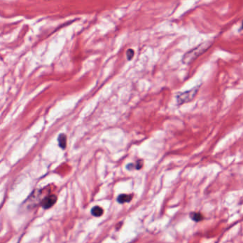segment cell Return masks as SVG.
I'll use <instances>...</instances> for the list:
<instances>
[{
    "mask_svg": "<svg viewBox=\"0 0 243 243\" xmlns=\"http://www.w3.org/2000/svg\"><path fill=\"white\" fill-rule=\"evenodd\" d=\"M190 217L195 222H200L204 218V216L200 212H192L190 214Z\"/></svg>",
    "mask_w": 243,
    "mask_h": 243,
    "instance_id": "277c9868",
    "label": "cell"
},
{
    "mask_svg": "<svg viewBox=\"0 0 243 243\" xmlns=\"http://www.w3.org/2000/svg\"><path fill=\"white\" fill-rule=\"evenodd\" d=\"M57 200V196L54 195L48 196V197H46V198L43 200L42 207L45 209L51 208V206H53L55 204Z\"/></svg>",
    "mask_w": 243,
    "mask_h": 243,
    "instance_id": "3957f363",
    "label": "cell"
},
{
    "mask_svg": "<svg viewBox=\"0 0 243 243\" xmlns=\"http://www.w3.org/2000/svg\"><path fill=\"white\" fill-rule=\"evenodd\" d=\"M198 89L199 86H197V87L196 86V87L192 88V89L188 90V91L178 93L177 96H176L178 104L182 105V104H184L191 101L195 98L197 91H198Z\"/></svg>",
    "mask_w": 243,
    "mask_h": 243,
    "instance_id": "7a4b0ae2",
    "label": "cell"
},
{
    "mask_svg": "<svg viewBox=\"0 0 243 243\" xmlns=\"http://www.w3.org/2000/svg\"><path fill=\"white\" fill-rule=\"evenodd\" d=\"M134 55V51L133 49H128L126 52V56L128 60H131Z\"/></svg>",
    "mask_w": 243,
    "mask_h": 243,
    "instance_id": "ba28073f",
    "label": "cell"
},
{
    "mask_svg": "<svg viewBox=\"0 0 243 243\" xmlns=\"http://www.w3.org/2000/svg\"><path fill=\"white\" fill-rule=\"evenodd\" d=\"M210 46H211L210 41H206V42L200 44L197 47L192 48V50L185 54V55L183 57V62L185 64H190L192 61L195 60L197 57H199L200 55H201L203 53L207 51V49Z\"/></svg>",
    "mask_w": 243,
    "mask_h": 243,
    "instance_id": "6da1fadb",
    "label": "cell"
},
{
    "mask_svg": "<svg viewBox=\"0 0 243 243\" xmlns=\"http://www.w3.org/2000/svg\"><path fill=\"white\" fill-rule=\"evenodd\" d=\"M59 146L62 149H64L66 145V136L64 134H61L59 137Z\"/></svg>",
    "mask_w": 243,
    "mask_h": 243,
    "instance_id": "52a82bcc",
    "label": "cell"
},
{
    "mask_svg": "<svg viewBox=\"0 0 243 243\" xmlns=\"http://www.w3.org/2000/svg\"><path fill=\"white\" fill-rule=\"evenodd\" d=\"M242 29H243V22H242Z\"/></svg>",
    "mask_w": 243,
    "mask_h": 243,
    "instance_id": "30bf717a",
    "label": "cell"
},
{
    "mask_svg": "<svg viewBox=\"0 0 243 243\" xmlns=\"http://www.w3.org/2000/svg\"><path fill=\"white\" fill-rule=\"evenodd\" d=\"M132 199V195H125L122 194L118 197V202L120 203H124L130 202L131 200Z\"/></svg>",
    "mask_w": 243,
    "mask_h": 243,
    "instance_id": "5b68a950",
    "label": "cell"
},
{
    "mask_svg": "<svg viewBox=\"0 0 243 243\" xmlns=\"http://www.w3.org/2000/svg\"><path fill=\"white\" fill-rule=\"evenodd\" d=\"M104 213V210L102 209L101 207L98 206H95L93 207L91 210V214L95 217H100L103 215Z\"/></svg>",
    "mask_w": 243,
    "mask_h": 243,
    "instance_id": "8992f818",
    "label": "cell"
},
{
    "mask_svg": "<svg viewBox=\"0 0 243 243\" xmlns=\"http://www.w3.org/2000/svg\"><path fill=\"white\" fill-rule=\"evenodd\" d=\"M142 165H143V162H142V161H138L137 163V165H136V169H140Z\"/></svg>",
    "mask_w": 243,
    "mask_h": 243,
    "instance_id": "9c48e42d",
    "label": "cell"
}]
</instances>
